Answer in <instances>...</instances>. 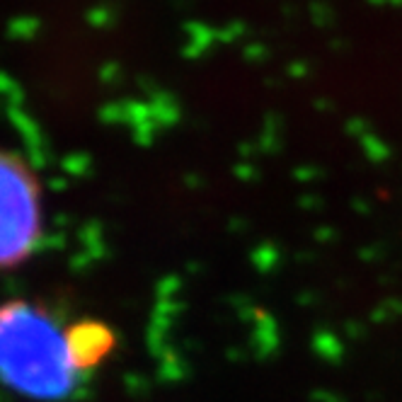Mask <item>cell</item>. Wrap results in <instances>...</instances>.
<instances>
[{
	"mask_svg": "<svg viewBox=\"0 0 402 402\" xmlns=\"http://www.w3.org/2000/svg\"><path fill=\"white\" fill-rule=\"evenodd\" d=\"M66 342L78 371L94 369L114 349V332L99 320H80L66 330Z\"/></svg>",
	"mask_w": 402,
	"mask_h": 402,
	"instance_id": "obj_3",
	"label": "cell"
},
{
	"mask_svg": "<svg viewBox=\"0 0 402 402\" xmlns=\"http://www.w3.org/2000/svg\"><path fill=\"white\" fill-rule=\"evenodd\" d=\"M66 330L37 303L15 298L0 305V381L32 400H63L78 390Z\"/></svg>",
	"mask_w": 402,
	"mask_h": 402,
	"instance_id": "obj_1",
	"label": "cell"
},
{
	"mask_svg": "<svg viewBox=\"0 0 402 402\" xmlns=\"http://www.w3.org/2000/svg\"><path fill=\"white\" fill-rule=\"evenodd\" d=\"M44 230L41 185L25 158L0 148V269L34 255Z\"/></svg>",
	"mask_w": 402,
	"mask_h": 402,
	"instance_id": "obj_2",
	"label": "cell"
}]
</instances>
